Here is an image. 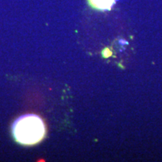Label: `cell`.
<instances>
[{
  "mask_svg": "<svg viewBox=\"0 0 162 162\" xmlns=\"http://www.w3.org/2000/svg\"><path fill=\"white\" fill-rule=\"evenodd\" d=\"M90 5L99 10H110L116 0H89Z\"/></svg>",
  "mask_w": 162,
  "mask_h": 162,
  "instance_id": "7a4b0ae2",
  "label": "cell"
},
{
  "mask_svg": "<svg viewBox=\"0 0 162 162\" xmlns=\"http://www.w3.org/2000/svg\"><path fill=\"white\" fill-rule=\"evenodd\" d=\"M12 133L19 143L31 146L41 141L46 134V128L38 116L26 114L16 119L12 125Z\"/></svg>",
  "mask_w": 162,
  "mask_h": 162,
  "instance_id": "6da1fadb",
  "label": "cell"
}]
</instances>
